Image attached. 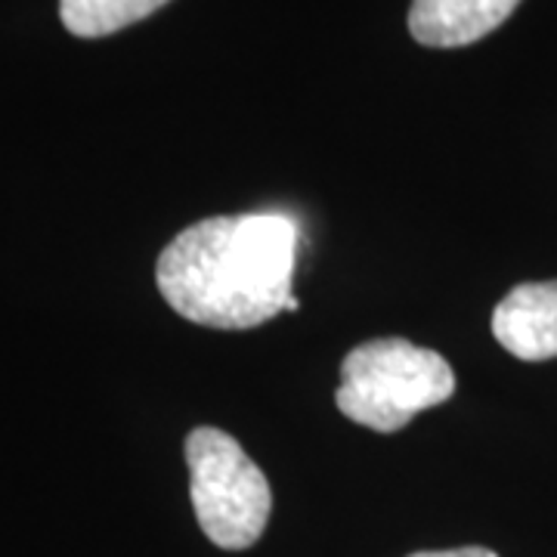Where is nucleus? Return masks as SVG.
<instances>
[{
	"label": "nucleus",
	"instance_id": "1",
	"mask_svg": "<svg viewBox=\"0 0 557 557\" xmlns=\"http://www.w3.org/2000/svg\"><path fill=\"white\" fill-rule=\"evenodd\" d=\"M298 223L288 214H233L186 226L161 251L156 282L180 317L208 329H255L298 310L292 295Z\"/></svg>",
	"mask_w": 557,
	"mask_h": 557
},
{
	"label": "nucleus",
	"instance_id": "2",
	"mask_svg": "<svg viewBox=\"0 0 557 557\" xmlns=\"http://www.w3.org/2000/svg\"><path fill=\"white\" fill-rule=\"evenodd\" d=\"M453 394L456 372L437 350L406 338H375L344 357L335 403L354 424L394 434Z\"/></svg>",
	"mask_w": 557,
	"mask_h": 557
},
{
	"label": "nucleus",
	"instance_id": "4",
	"mask_svg": "<svg viewBox=\"0 0 557 557\" xmlns=\"http://www.w3.org/2000/svg\"><path fill=\"white\" fill-rule=\"evenodd\" d=\"M493 335L523 362L557 359V278L511 288L493 310Z\"/></svg>",
	"mask_w": 557,
	"mask_h": 557
},
{
	"label": "nucleus",
	"instance_id": "6",
	"mask_svg": "<svg viewBox=\"0 0 557 557\" xmlns=\"http://www.w3.org/2000/svg\"><path fill=\"white\" fill-rule=\"evenodd\" d=\"M168 0H60L62 25L78 38H106L152 16Z\"/></svg>",
	"mask_w": 557,
	"mask_h": 557
},
{
	"label": "nucleus",
	"instance_id": "7",
	"mask_svg": "<svg viewBox=\"0 0 557 557\" xmlns=\"http://www.w3.org/2000/svg\"><path fill=\"white\" fill-rule=\"evenodd\" d=\"M409 557H498L490 548H480V545H468V548H449V552H418Z\"/></svg>",
	"mask_w": 557,
	"mask_h": 557
},
{
	"label": "nucleus",
	"instance_id": "5",
	"mask_svg": "<svg viewBox=\"0 0 557 557\" xmlns=\"http://www.w3.org/2000/svg\"><path fill=\"white\" fill-rule=\"evenodd\" d=\"M520 0H412L409 32L424 47H465L496 32Z\"/></svg>",
	"mask_w": 557,
	"mask_h": 557
},
{
	"label": "nucleus",
	"instance_id": "3",
	"mask_svg": "<svg viewBox=\"0 0 557 557\" xmlns=\"http://www.w3.org/2000/svg\"><path fill=\"white\" fill-rule=\"evenodd\" d=\"M189 496L201 533L218 548H251L273 511V493L239 440L218 428H196L186 437Z\"/></svg>",
	"mask_w": 557,
	"mask_h": 557
}]
</instances>
